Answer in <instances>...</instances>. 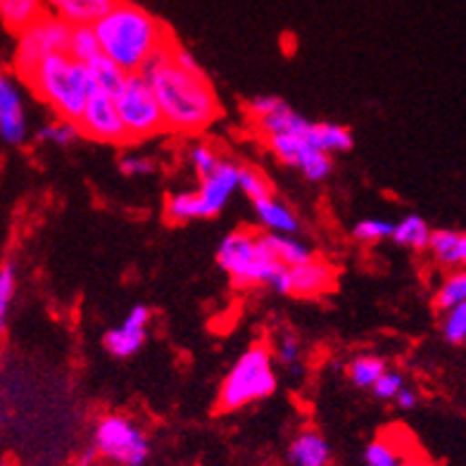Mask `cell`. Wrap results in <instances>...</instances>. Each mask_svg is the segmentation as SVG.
<instances>
[{
    "label": "cell",
    "instance_id": "6da1fadb",
    "mask_svg": "<svg viewBox=\"0 0 466 466\" xmlns=\"http://www.w3.org/2000/svg\"><path fill=\"white\" fill-rule=\"evenodd\" d=\"M169 48L162 50L141 74L160 103L167 131L181 136L203 134L219 119V98L208 74H190L181 69Z\"/></svg>",
    "mask_w": 466,
    "mask_h": 466
},
{
    "label": "cell",
    "instance_id": "7a4b0ae2",
    "mask_svg": "<svg viewBox=\"0 0 466 466\" xmlns=\"http://www.w3.org/2000/svg\"><path fill=\"white\" fill-rule=\"evenodd\" d=\"M100 50L127 74H141L177 41L172 29L131 0H116L110 13L93 26Z\"/></svg>",
    "mask_w": 466,
    "mask_h": 466
},
{
    "label": "cell",
    "instance_id": "3957f363",
    "mask_svg": "<svg viewBox=\"0 0 466 466\" xmlns=\"http://www.w3.org/2000/svg\"><path fill=\"white\" fill-rule=\"evenodd\" d=\"M25 81L50 110L67 122H79L96 91L86 65L67 53L46 57Z\"/></svg>",
    "mask_w": 466,
    "mask_h": 466
},
{
    "label": "cell",
    "instance_id": "277c9868",
    "mask_svg": "<svg viewBox=\"0 0 466 466\" xmlns=\"http://www.w3.org/2000/svg\"><path fill=\"white\" fill-rule=\"evenodd\" d=\"M279 379L274 371V355L264 343H255L236 360L221 383L217 405L219 411H236L277 393Z\"/></svg>",
    "mask_w": 466,
    "mask_h": 466
},
{
    "label": "cell",
    "instance_id": "5b68a950",
    "mask_svg": "<svg viewBox=\"0 0 466 466\" xmlns=\"http://www.w3.org/2000/svg\"><path fill=\"white\" fill-rule=\"evenodd\" d=\"M217 264L227 271L233 286L255 289L274 286L277 277L286 267L271 258L262 246V233L252 228L231 231L217 248Z\"/></svg>",
    "mask_w": 466,
    "mask_h": 466
},
{
    "label": "cell",
    "instance_id": "8992f818",
    "mask_svg": "<svg viewBox=\"0 0 466 466\" xmlns=\"http://www.w3.org/2000/svg\"><path fill=\"white\" fill-rule=\"evenodd\" d=\"M240 165L224 160L215 174L200 181L196 190H184L167 198L165 215L174 224H184L193 219H212L227 208L233 190L238 188Z\"/></svg>",
    "mask_w": 466,
    "mask_h": 466
},
{
    "label": "cell",
    "instance_id": "52a82bcc",
    "mask_svg": "<svg viewBox=\"0 0 466 466\" xmlns=\"http://www.w3.org/2000/svg\"><path fill=\"white\" fill-rule=\"evenodd\" d=\"M264 141L271 153L277 155L279 162L300 169L309 181H324L333 172L331 155L319 150L317 136H314V122H309L307 116L298 115L289 131L264 138Z\"/></svg>",
    "mask_w": 466,
    "mask_h": 466
},
{
    "label": "cell",
    "instance_id": "ba28073f",
    "mask_svg": "<svg viewBox=\"0 0 466 466\" xmlns=\"http://www.w3.org/2000/svg\"><path fill=\"white\" fill-rule=\"evenodd\" d=\"M115 103L129 141H147V138L167 131L160 103L155 98L153 88H150L143 74H129L127 76V84L115 98Z\"/></svg>",
    "mask_w": 466,
    "mask_h": 466
},
{
    "label": "cell",
    "instance_id": "9c48e42d",
    "mask_svg": "<svg viewBox=\"0 0 466 466\" xmlns=\"http://www.w3.org/2000/svg\"><path fill=\"white\" fill-rule=\"evenodd\" d=\"M93 448L98 457L119 466H143L150 454V442L143 429H138L129 417L105 414L93 431Z\"/></svg>",
    "mask_w": 466,
    "mask_h": 466
},
{
    "label": "cell",
    "instance_id": "30bf717a",
    "mask_svg": "<svg viewBox=\"0 0 466 466\" xmlns=\"http://www.w3.org/2000/svg\"><path fill=\"white\" fill-rule=\"evenodd\" d=\"M69 36H72V25H67L65 19L53 13H46L29 29L17 34L15 69H17L19 76L26 79L46 57L67 53Z\"/></svg>",
    "mask_w": 466,
    "mask_h": 466
},
{
    "label": "cell",
    "instance_id": "8fae6325",
    "mask_svg": "<svg viewBox=\"0 0 466 466\" xmlns=\"http://www.w3.org/2000/svg\"><path fill=\"white\" fill-rule=\"evenodd\" d=\"M76 124H79L81 136H86L91 141L112 143V146L129 141V136H127V129H124L122 124V116L116 112L115 98L103 91H93V96L86 103V110H84V115H81Z\"/></svg>",
    "mask_w": 466,
    "mask_h": 466
},
{
    "label": "cell",
    "instance_id": "7c38bea8",
    "mask_svg": "<svg viewBox=\"0 0 466 466\" xmlns=\"http://www.w3.org/2000/svg\"><path fill=\"white\" fill-rule=\"evenodd\" d=\"M336 269L324 259L300 264V267H286L277 277L271 289L279 295H293V298H317L333 289Z\"/></svg>",
    "mask_w": 466,
    "mask_h": 466
},
{
    "label": "cell",
    "instance_id": "4fadbf2b",
    "mask_svg": "<svg viewBox=\"0 0 466 466\" xmlns=\"http://www.w3.org/2000/svg\"><path fill=\"white\" fill-rule=\"evenodd\" d=\"M147 324H150V309L146 305H134L124 321L105 333L103 345L112 357L127 360L134 357L143 348L147 338Z\"/></svg>",
    "mask_w": 466,
    "mask_h": 466
},
{
    "label": "cell",
    "instance_id": "5bb4252c",
    "mask_svg": "<svg viewBox=\"0 0 466 466\" xmlns=\"http://www.w3.org/2000/svg\"><path fill=\"white\" fill-rule=\"evenodd\" d=\"M0 138L7 146H19L26 138L25 100L13 76L0 74Z\"/></svg>",
    "mask_w": 466,
    "mask_h": 466
},
{
    "label": "cell",
    "instance_id": "9a60e30c",
    "mask_svg": "<svg viewBox=\"0 0 466 466\" xmlns=\"http://www.w3.org/2000/svg\"><path fill=\"white\" fill-rule=\"evenodd\" d=\"M115 3L116 0H46L50 13L72 26H96Z\"/></svg>",
    "mask_w": 466,
    "mask_h": 466
},
{
    "label": "cell",
    "instance_id": "2e32d148",
    "mask_svg": "<svg viewBox=\"0 0 466 466\" xmlns=\"http://www.w3.org/2000/svg\"><path fill=\"white\" fill-rule=\"evenodd\" d=\"M255 215H258L259 224L264 227L267 233H279V236H295L300 231V219L295 215L293 209L286 203H281L277 196L262 198L252 203Z\"/></svg>",
    "mask_w": 466,
    "mask_h": 466
},
{
    "label": "cell",
    "instance_id": "e0dca14e",
    "mask_svg": "<svg viewBox=\"0 0 466 466\" xmlns=\"http://www.w3.org/2000/svg\"><path fill=\"white\" fill-rule=\"evenodd\" d=\"M289 460L293 466H329L331 464V448L321 433L305 429L290 442Z\"/></svg>",
    "mask_w": 466,
    "mask_h": 466
},
{
    "label": "cell",
    "instance_id": "ac0fdd59",
    "mask_svg": "<svg viewBox=\"0 0 466 466\" xmlns=\"http://www.w3.org/2000/svg\"><path fill=\"white\" fill-rule=\"evenodd\" d=\"M262 246L281 267H300V264L317 259L312 248L302 243L300 238H295V236H279V233L264 231Z\"/></svg>",
    "mask_w": 466,
    "mask_h": 466
},
{
    "label": "cell",
    "instance_id": "d6986e66",
    "mask_svg": "<svg viewBox=\"0 0 466 466\" xmlns=\"http://www.w3.org/2000/svg\"><path fill=\"white\" fill-rule=\"evenodd\" d=\"M46 15V0H0V19L15 34H22Z\"/></svg>",
    "mask_w": 466,
    "mask_h": 466
},
{
    "label": "cell",
    "instance_id": "ffe728a7",
    "mask_svg": "<svg viewBox=\"0 0 466 466\" xmlns=\"http://www.w3.org/2000/svg\"><path fill=\"white\" fill-rule=\"evenodd\" d=\"M86 67H88V74H91L96 91L107 93V96H112V98L119 96V91H122L124 84H127V76H129V74L124 72L119 65H115L110 57H105V56H98L96 60H91Z\"/></svg>",
    "mask_w": 466,
    "mask_h": 466
},
{
    "label": "cell",
    "instance_id": "44dd1931",
    "mask_svg": "<svg viewBox=\"0 0 466 466\" xmlns=\"http://www.w3.org/2000/svg\"><path fill=\"white\" fill-rule=\"evenodd\" d=\"M431 227L419 215H407L395 224L393 240L402 248H411V250H426L431 243Z\"/></svg>",
    "mask_w": 466,
    "mask_h": 466
},
{
    "label": "cell",
    "instance_id": "7402d4cb",
    "mask_svg": "<svg viewBox=\"0 0 466 466\" xmlns=\"http://www.w3.org/2000/svg\"><path fill=\"white\" fill-rule=\"evenodd\" d=\"M410 454L400 448L393 436H380L371 441L364 450V464L367 466H405Z\"/></svg>",
    "mask_w": 466,
    "mask_h": 466
},
{
    "label": "cell",
    "instance_id": "603a6c76",
    "mask_svg": "<svg viewBox=\"0 0 466 466\" xmlns=\"http://www.w3.org/2000/svg\"><path fill=\"white\" fill-rule=\"evenodd\" d=\"M460 231H452V228H441V231L431 233L429 250L433 252L438 264L442 267H450V269H457L461 267L460 259Z\"/></svg>",
    "mask_w": 466,
    "mask_h": 466
},
{
    "label": "cell",
    "instance_id": "cb8c5ba5",
    "mask_svg": "<svg viewBox=\"0 0 466 466\" xmlns=\"http://www.w3.org/2000/svg\"><path fill=\"white\" fill-rule=\"evenodd\" d=\"M314 136H317V146L326 155L348 153L352 147V131L345 129L343 124L333 122H314Z\"/></svg>",
    "mask_w": 466,
    "mask_h": 466
},
{
    "label": "cell",
    "instance_id": "d4e9b609",
    "mask_svg": "<svg viewBox=\"0 0 466 466\" xmlns=\"http://www.w3.org/2000/svg\"><path fill=\"white\" fill-rule=\"evenodd\" d=\"M388 371V364L376 355H360L348 364V376L357 388H371Z\"/></svg>",
    "mask_w": 466,
    "mask_h": 466
},
{
    "label": "cell",
    "instance_id": "484cf974",
    "mask_svg": "<svg viewBox=\"0 0 466 466\" xmlns=\"http://www.w3.org/2000/svg\"><path fill=\"white\" fill-rule=\"evenodd\" d=\"M67 56H72L74 60L84 62V65H88L91 60L103 56L98 36H96V29H93V26H72Z\"/></svg>",
    "mask_w": 466,
    "mask_h": 466
},
{
    "label": "cell",
    "instance_id": "4316f807",
    "mask_svg": "<svg viewBox=\"0 0 466 466\" xmlns=\"http://www.w3.org/2000/svg\"><path fill=\"white\" fill-rule=\"evenodd\" d=\"M461 302H466V269H454L438 289L436 307L441 312H450Z\"/></svg>",
    "mask_w": 466,
    "mask_h": 466
},
{
    "label": "cell",
    "instance_id": "83f0119b",
    "mask_svg": "<svg viewBox=\"0 0 466 466\" xmlns=\"http://www.w3.org/2000/svg\"><path fill=\"white\" fill-rule=\"evenodd\" d=\"M38 141L44 143H53V146H60V147H67L72 143H76L81 138V129L76 122H67V119H57L53 124H46L41 127L36 134Z\"/></svg>",
    "mask_w": 466,
    "mask_h": 466
},
{
    "label": "cell",
    "instance_id": "f1b7e54d",
    "mask_svg": "<svg viewBox=\"0 0 466 466\" xmlns=\"http://www.w3.org/2000/svg\"><path fill=\"white\" fill-rule=\"evenodd\" d=\"M238 188L250 198L252 203L255 200H262V198L274 196V186L262 172H259L258 167H248L240 165V178H238Z\"/></svg>",
    "mask_w": 466,
    "mask_h": 466
},
{
    "label": "cell",
    "instance_id": "f546056e",
    "mask_svg": "<svg viewBox=\"0 0 466 466\" xmlns=\"http://www.w3.org/2000/svg\"><path fill=\"white\" fill-rule=\"evenodd\" d=\"M188 160L190 167H193V172H196L198 177H200V181H203V178H208L209 174H215L217 169H219L224 157H221L219 150H217L215 146H209V143H196V146L190 147Z\"/></svg>",
    "mask_w": 466,
    "mask_h": 466
},
{
    "label": "cell",
    "instance_id": "4dcf8cb0",
    "mask_svg": "<svg viewBox=\"0 0 466 466\" xmlns=\"http://www.w3.org/2000/svg\"><path fill=\"white\" fill-rule=\"evenodd\" d=\"M393 228L395 224L386 219H362L352 228V238L357 243H362V246H374V243H380V240L393 238Z\"/></svg>",
    "mask_w": 466,
    "mask_h": 466
},
{
    "label": "cell",
    "instance_id": "1f68e13d",
    "mask_svg": "<svg viewBox=\"0 0 466 466\" xmlns=\"http://www.w3.org/2000/svg\"><path fill=\"white\" fill-rule=\"evenodd\" d=\"M15 290H17L15 264L5 262L0 267V333H3V329L7 324V317H10V305H13Z\"/></svg>",
    "mask_w": 466,
    "mask_h": 466
},
{
    "label": "cell",
    "instance_id": "d6a6232c",
    "mask_svg": "<svg viewBox=\"0 0 466 466\" xmlns=\"http://www.w3.org/2000/svg\"><path fill=\"white\" fill-rule=\"evenodd\" d=\"M274 355H277L279 362L286 369H290V371L300 367L302 345L300 340H298V336L290 331L281 333V336L277 338V343H274Z\"/></svg>",
    "mask_w": 466,
    "mask_h": 466
},
{
    "label": "cell",
    "instance_id": "836d02e7",
    "mask_svg": "<svg viewBox=\"0 0 466 466\" xmlns=\"http://www.w3.org/2000/svg\"><path fill=\"white\" fill-rule=\"evenodd\" d=\"M442 336L452 345L466 343V302L457 305L454 309L445 312L442 319Z\"/></svg>",
    "mask_w": 466,
    "mask_h": 466
},
{
    "label": "cell",
    "instance_id": "e575fe53",
    "mask_svg": "<svg viewBox=\"0 0 466 466\" xmlns=\"http://www.w3.org/2000/svg\"><path fill=\"white\" fill-rule=\"evenodd\" d=\"M402 388H405V376L400 374V371H393V369H388L386 374L376 380V386L371 388V393L379 400H393L395 402V398H398Z\"/></svg>",
    "mask_w": 466,
    "mask_h": 466
},
{
    "label": "cell",
    "instance_id": "d590c367",
    "mask_svg": "<svg viewBox=\"0 0 466 466\" xmlns=\"http://www.w3.org/2000/svg\"><path fill=\"white\" fill-rule=\"evenodd\" d=\"M155 169H157L155 162L150 160V157H143V155H127V157H122V162H119V172L129 178L150 177Z\"/></svg>",
    "mask_w": 466,
    "mask_h": 466
},
{
    "label": "cell",
    "instance_id": "8d00e7d4",
    "mask_svg": "<svg viewBox=\"0 0 466 466\" xmlns=\"http://www.w3.org/2000/svg\"><path fill=\"white\" fill-rule=\"evenodd\" d=\"M395 402H398L400 410H414V407H417V402H419V395L414 393L410 386H405L402 390H400L398 398H395Z\"/></svg>",
    "mask_w": 466,
    "mask_h": 466
},
{
    "label": "cell",
    "instance_id": "74e56055",
    "mask_svg": "<svg viewBox=\"0 0 466 466\" xmlns=\"http://www.w3.org/2000/svg\"><path fill=\"white\" fill-rule=\"evenodd\" d=\"M96 460H98V452H96V448H91V450H86V452L81 454L79 466H91Z\"/></svg>",
    "mask_w": 466,
    "mask_h": 466
},
{
    "label": "cell",
    "instance_id": "f35d334b",
    "mask_svg": "<svg viewBox=\"0 0 466 466\" xmlns=\"http://www.w3.org/2000/svg\"><path fill=\"white\" fill-rule=\"evenodd\" d=\"M460 259H461V267H466V233H461V238H460Z\"/></svg>",
    "mask_w": 466,
    "mask_h": 466
},
{
    "label": "cell",
    "instance_id": "ab89813d",
    "mask_svg": "<svg viewBox=\"0 0 466 466\" xmlns=\"http://www.w3.org/2000/svg\"><path fill=\"white\" fill-rule=\"evenodd\" d=\"M405 466H431L429 461H423V460H417V457H410V460L405 461Z\"/></svg>",
    "mask_w": 466,
    "mask_h": 466
},
{
    "label": "cell",
    "instance_id": "60d3db41",
    "mask_svg": "<svg viewBox=\"0 0 466 466\" xmlns=\"http://www.w3.org/2000/svg\"><path fill=\"white\" fill-rule=\"evenodd\" d=\"M0 466H5V464H3V461H0Z\"/></svg>",
    "mask_w": 466,
    "mask_h": 466
}]
</instances>
